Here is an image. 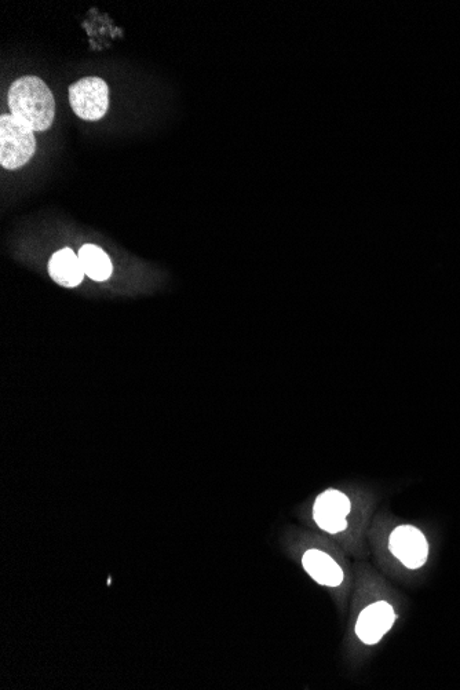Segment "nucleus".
Segmentation results:
<instances>
[{"mask_svg": "<svg viewBox=\"0 0 460 690\" xmlns=\"http://www.w3.org/2000/svg\"><path fill=\"white\" fill-rule=\"evenodd\" d=\"M397 619L393 606L385 601L376 602L361 611L356 624V634L364 644L375 645L392 629Z\"/></svg>", "mask_w": 460, "mask_h": 690, "instance_id": "6", "label": "nucleus"}, {"mask_svg": "<svg viewBox=\"0 0 460 690\" xmlns=\"http://www.w3.org/2000/svg\"><path fill=\"white\" fill-rule=\"evenodd\" d=\"M12 115L27 123L34 131H46L53 126L56 101L49 86L38 76H23L10 86L7 94Z\"/></svg>", "mask_w": 460, "mask_h": 690, "instance_id": "1", "label": "nucleus"}, {"mask_svg": "<svg viewBox=\"0 0 460 690\" xmlns=\"http://www.w3.org/2000/svg\"><path fill=\"white\" fill-rule=\"evenodd\" d=\"M49 273L51 279L67 288L78 287L86 275L79 255L73 253L71 248H62L50 258Z\"/></svg>", "mask_w": 460, "mask_h": 690, "instance_id": "7", "label": "nucleus"}, {"mask_svg": "<svg viewBox=\"0 0 460 690\" xmlns=\"http://www.w3.org/2000/svg\"><path fill=\"white\" fill-rule=\"evenodd\" d=\"M302 562L305 571L317 583L328 587L341 586L343 582L342 568L328 554L320 550H309L303 556Z\"/></svg>", "mask_w": 460, "mask_h": 690, "instance_id": "8", "label": "nucleus"}, {"mask_svg": "<svg viewBox=\"0 0 460 690\" xmlns=\"http://www.w3.org/2000/svg\"><path fill=\"white\" fill-rule=\"evenodd\" d=\"M35 131L13 115L0 118V164L7 170H17L34 158Z\"/></svg>", "mask_w": 460, "mask_h": 690, "instance_id": "2", "label": "nucleus"}, {"mask_svg": "<svg viewBox=\"0 0 460 690\" xmlns=\"http://www.w3.org/2000/svg\"><path fill=\"white\" fill-rule=\"evenodd\" d=\"M389 549L393 556L399 558L405 567L418 569L426 564L429 557V545L425 535L411 525H401L390 535Z\"/></svg>", "mask_w": 460, "mask_h": 690, "instance_id": "4", "label": "nucleus"}, {"mask_svg": "<svg viewBox=\"0 0 460 690\" xmlns=\"http://www.w3.org/2000/svg\"><path fill=\"white\" fill-rule=\"evenodd\" d=\"M69 104L80 119L97 122L107 115L109 108V89L107 82L100 78H85L69 87Z\"/></svg>", "mask_w": 460, "mask_h": 690, "instance_id": "3", "label": "nucleus"}, {"mask_svg": "<svg viewBox=\"0 0 460 690\" xmlns=\"http://www.w3.org/2000/svg\"><path fill=\"white\" fill-rule=\"evenodd\" d=\"M78 255L86 276H89L91 280L105 281L112 276L111 258L102 248L94 244H86L80 248Z\"/></svg>", "mask_w": 460, "mask_h": 690, "instance_id": "9", "label": "nucleus"}, {"mask_svg": "<svg viewBox=\"0 0 460 690\" xmlns=\"http://www.w3.org/2000/svg\"><path fill=\"white\" fill-rule=\"evenodd\" d=\"M352 505L348 496L335 489L321 494L315 503V520L317 525L328 533H339L348 527L346 517L350 513Z\"/></svg>", "mask_w": 460, "mask_h": 690, "instance_id": "5", "label": "nucleus"}]
</instances>
